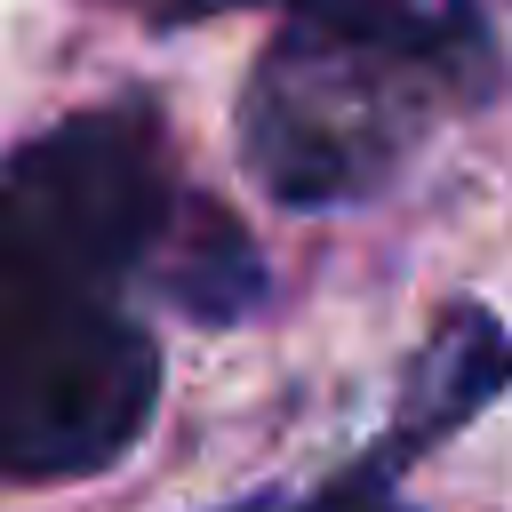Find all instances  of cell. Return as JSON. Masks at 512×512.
<instances>
[{"label": "cell", "instance_id": "3", "mask_svg": "<svg viewBox=\"0 0 512 512\" xmlns=\"http://www.w3.org/2000/svg\"><path fill=\"white\" fill-rule=\"evenodd\" d=\"M504 384H512V336H504V320L488 304H472V296L448 304L440 328L424 336V352L408 360V384H400V416L384 432V456L408 472L416 456L448 448Z\"/></svg>", "mask_w": 512, "mask_h": 512}, {"label": "cell", "instance_id": "4", "mask_svg": "<svg viewBox=\"0 0 512 512\" xmlns=\"http://www.w3.org/2000/svg\"><path fill=\"white\" fill-rule=\"evenodd\" d=\"M264 256H256V240H248V224L216 200V192H200V184H184V208H176V232H168V248H160V264H152V296L168 304V312H184V320H200V328H232V320H248L256 304H264Z\"/></svg>", "mask_w": 512, "mask_h": 512}, {"label": "cell", "instance_id": "6", "mask_svg": "<svg viewBox=\"0 0 512 512\" xmlns=\"http://www.w3.org/2000/svg\"><path fill=\"white\" fill-rule=\"evenodd\" d=\"M112 8H128V16H144V24H160V32H176V24L232 16V8H256V0H112Z\"/></svg>", "mask_w": 512, "mask_h": 512}, {"label": "cell", "instance_id": "2", "mask_svg": "<svg viewBox=\"0 0 512 512\" xmlns=\"http://www.w3.org/2000/svg\"><path fill=\"white\" fill-rule=\"evenodd\" d=\"M496 88V32L472 0H288L240 96V160L280 208H344Z\"/></svg>", "mask_w": 512, "mask_h": 512}, {"label": "cell", "instance_id": "1", "mask_svg": "<svg viewBox=\"0 0 512 512\" xmlns=\"http://www.w3.org/2000/svg\"><path fill=\"white\" fill-rule=\"evenodd\" d=\"M184 184L152 104H104L0 160V472L88 480L160 408V344L136 320Z\"/></svg>", "mask_w": 512, "mask_h": 512}, {"label": "cell", "instance_id": "5", "mask_svg": "<svg viewBox=\"0 0 512 512\" xmlns=\"http://www.w3.org/2000/svg\"><path fill=\"white\" fill-rule=\"evenodd\" d=\"M296 512H416L408 496H400V464L384 456V440L360 456V464H344L336 480H320Z\"/></svg>", "mask_w": 512, "mask_h": 512}]
</instances>
